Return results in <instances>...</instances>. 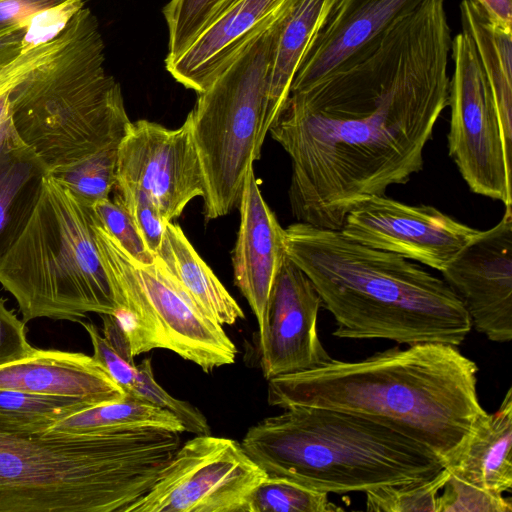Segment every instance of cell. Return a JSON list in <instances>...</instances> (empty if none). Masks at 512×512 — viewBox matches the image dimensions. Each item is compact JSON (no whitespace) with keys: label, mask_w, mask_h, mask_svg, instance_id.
Listing matches in <instances>:
<instances>
[{"label":"cell","mask_w":512,"mask_h":512,"mask_svg":"<svg viewBox=\"0 0 512 512\" xmlns=\"http://www.w3.org/2000/svg\"><path fill=\"white\" fill-rule=\"evenodd\" d=\"M450 32L444 0H426L357 62L290 93L268 132L291 160L298 222L340 230L353 207L423 169L448 106Z\"/></svg>","instance_id":"obj_1"},{"label":"cell","mask_w":512,"mask_h":512,"mask_svg":"<svg viewBox=\"0 0 512 512\" xmlns=\"http://www.w3.org/2000/svg\"><path fill=\"white\" fill-rule=\"evenodd\" d=\"M477 372L457 346L422 343L272 378L267 400L282 409L321 407L372 418L449 466L487 415L477 395Z\"/></svg>","instance_id":"obj_2"},{"label":"cell","mask_w":512,"mask_h":512,"mask_svg":"<svg viewBox=\"0 0 512 512\" xmlns=\"http://www.w3.org/2000/svg\"><path fill=\"white\" fill-rule=\"evenodd\" d=\"M285 246L334 317L338 338L458 346L472 329L451 287L400 255L298 221L285 229Z\"/></svg>","instance_id":"obj_3"},{"label":"cell","mask_w":512,"mask_h":512,"mask_svg":"<svg viewBox=\"0 0 512 512\" xmlns=\"http://www.w3.org/2000/svg\"><path fill=\"white\" fill-rule=\"evenodd\" d=\"M147 427L29 433L0 419V512H125L181 445Z\"/></svg>","instance_id":"obj_4"},{"label":"cell","mask_w":512,"mask_h":512,"mask_svg":"<svg viewBox=\"0 0 512 512\" xmlns=\"http://www.w3.org/2000/svg\"><path fill=\"white\" fill-rule=\"evenodd\" d=\"M104 48L96 17L83 5L54 37L13 60L12 125L49 172L118 147L131 125Z\"/></svg>","instance_id":"obj_5"},{"label":"cell","mask_w":512,"mask_h":512,"mask_svg":"<svg viewBox=\"0 0 512 512\" xmlns=\"http://www.w3.org/2000/svg\"><path fill=\"white\" fill-rule=\"evenodd\" d=\"M241 445L268 476L328 494L423 480L446 467L431 449L380 421L321 407L266 417Z\"/></svg>","instance_id":"obj_6"},{"label":"cell","mask_w":512,"mask_h":512,"mask_svg":"<svg viewBox=\"0 0 512 512\" xmlns=\"http://www.w3.org/2000/svg\"><path fill=\"white\" fill-rule=\"evenodd\" d=\"M0 283L25 323L42 317L79 322L88 313L119 312L90 207L50 174L26 229L0 261Z\"/></svg>","instance_id":"obj_7"},{"label":"cell","mask_w":512,"mask_h":512,"mask_svg":"<svg viewBox=\"0 0 512 512\" xmlns=\"http://www.w3.org/2000/svg\"><path fill=\"white\" fill-rule=\"evenodd\" d=\"M289 3L198 94L189 113L204 179L206 220L238 207L248 168L261 156L257 144L270 61L278 23Z\"/></svg>","instance_id":"obj_8"},{"label":"cell","mask_w":512,"mask_h":512,"mask_svg":"<svg viewBox=\"0 0 512 512\" xmlns=\"http://www.w3.org/2000/svg\"><path fill=\"white\" fill-rule=\"evenodd\" d=\"M91 211V210H90ZM92 215V214H91ZM101 260L112 282L133 356L167 349L204 372L235 362L237 348L155 258L134 261L92 216Z\"/></svg>","instance_id":"obj_9"},{"label":"cell","mask_w":512,"mask_h":512,"mask_svg":"<svg viewBox=\"0 0 512 512\" xmlns=\"http://www.w3.org/2000/svg\"><path fill=\"white\" fill-rule=\"evenodd\" d=\"M449 156L469 189L512 208V141L503 130L492 90L471 38L451 42Z\"/></svg>","instance_id":"obj_10"},{"label":"cell","mask_w":512,"mask_h":512,"mask_svg":"<svg viewBox=\"0 0 512 512\" xmlns=\"http://www.w3.org/2000/svg\"><path fill=\"white\" fill-rule=\"evenodd\" d=\"M267 476L238 441L196 435L125 512H249L251 496Z\"/></svg>","instance_id":"obj_11"},{"label":"cell","mask_w":512,"mask_h":512,"mask_svg":"<svg viewBox=\"0 0 512 512\" xmlns=\"http://www.w3.org/2000/svg\"><path fill=\"white\" fill-rule=\"evenodd\" d=\"M116 186L145 192L167 223L192 199L203 197L190 115L177 129L148 120L131 122L117 149Z\"/></svg>","instance_id":"obj_12"},{"label":"cell","mask_w":512,"mask_h":512,"mask_svg":"<svg viewBox=\"0 0 512 512\" xmlns=\"http://www.w3.org/2000/svg\"><path fill=\"white\" fill-rule=\"evenodd\" d=\"M340 231L350 240L443 271L479 230L429 205L371 196L345 216Z\"/></svg>","instance_id":"obj_13"},{"label":"cell","mask_w":512,"mask_h":512,"mask_svg":"<svg viewBox=\"0 0 512 512\" xmlns=\"http://www.w3.org/2000/svg\"><path fill=\"white\" fill-rule=\"evenodd\" d=\"M472 328L498 343L512 339V208L476 236L441 271Z\"/></svg>","instance_id":"obj_14"},{"label":"cell","mask_w":512,"mask_h":512,"mask_svg":"<svg viewBox=\"0 0 512 512\" xmlns=\"http://www.w3.org/2000/svg\"><path fill=\"white\" fill-rule=\"evenodd\" d=\"M321 299L304 272L288 257L273 284L263 331L258 335L264 378L318 368L333 358L317 331Z\"/></svg>","instance_id":"obj_15"},{"label":"cell","mask_w":512,"mask_h":512,"mask_svg":"<svg viewBox=\"0 0 512 512\" xmlns=\"http://www.w3.org/2000/svg\"><path fill=\"white\" fill-rule=\"evenodd\" d=\"M426 0H338L301 63L290 93L305 90L367 55L399 18Z\"/></svg>","instance_id":"obj_16"},{"label":"cell","mask_w":512,"mask_h":512,"mask_svg":"<svg viewBox=\"0 0 512 512\" xmlns=\"http://www.w3.org/2000/svg\"><path fill=\"white\" fill-rule=\"evenodd\" d=\"M238 208L240 225L232 256L234 283L255 315L260 335L269 296L287 254L285 229L262 196L253 164L248 168Z\"/></svg>","instance_id":"obj_17"},{"label":"cell","mask_w":512,"mask_h":512,"mask_svg":"<svg viewBox=\"0 0 512 512\" xmlns=\"http://www.w3.org/2000/svg\"><path fill=\"white\" fill-rule=\"evenodd\" d=\"M290 0H225L194 42L167 71L185 88L205 91L241 49Z\"/></svg>","instance_id":"obj_18"},{"label":"cell","mask_w":512,"mask_h":512,"mask_svg":"<svg viewBox=\"0 0 512 512\" xmlns=\"http://www.w3.org/2000/svg\"><path fill=\"white\" fill-rule=\"evenodd\" d=\"M0 390L76 397L93 404L126 396L92 356L37 348L25 358L0 366Z\"/></svg>","instance_id":"obj_19"},{"label":"cell","mask_w":512,"mask_h":512,"mask_svg":"<svg viewBox=\"0 0 512 512\" xmlns=\"http://www.w3.org/2000/svg\"><path fill=\"white\" fill-rule=\"evenodd\" d=\"M338 0H291L274 41L258 137L261 148L270 126L290 95L293 79Z\"/></svg>","instance_id":"obj_20"},{"label":"cell","mask_w":512,"mask_h":512,"mask_svg":"<svg viewBox=\"0 0 512 512\" xmlns=\"http://www.w3.org/2000/svg\"><path fill=\"white\" fill-rule=\"evenodd\" d=\"M48 174L12 127L0 141V261L30 222Z\"/></svg>","instance_id":"obj_21"},{"label":"cell","mask_w":512,"mask_h":512,"mask_svg":"<svg viewBox=\"0 0 512 512\" xmlns=\"http://www.w3.org/2000/svg\"><path fill=\"white\" fill-rule=\"evenodd\" d=\"M512 388L496 412L488 414L470 436L450 473L478 488L504 494L512 488Z\"/></svg>","instance_id":"obj_22"},{"label":"cell","mask_w":512,"mask_h":512,"mask_svg":"<svg viewBox=\"0 0 512 512\" xmlns=\"http://www.w3.org/2000/svg\"><path fill=\"white\" fill-rule=\"evenodd\" d=\"M155 258L213 321L223 326L245 318L242 308L199 256L178 224L169 222L166 225Z\"/></svg>","instance_id":"obj_23"},{"label":"cell","mask_w":512,"mask_h":512,"mask_svg":"<svg viewBox=\"0 0 512 512\" xmlns=\"http://www.w3.org/2000/svg\"><path fill=\"white\" fill-rule=\"evenodd\" d=\"M460 14L462 32L476 48L504 133L512 141V28L495 21L474 0H462Z\"/></svg>","instance_id":"obj_24"},{"label":"cell","mask_w":512,"mask_h":512,"mask_svg":"<svg viewBox=\"0 0 512 512\" xmlns=\"http://www.w3.org/2000/svg\"><path fill=\"white\" fill-rule=\"evenodd\" d=\"M147 427L185 431L172 413L126 395L71 414L56 422L47 432L86 434Z\"/></svg>","instance_id":"obj_25"},{"label":"cell","mask_w":512,"mask_h":512,"mask_svg":"<svg viewBox=\"0 0 512 512\" xmlns=\"http://www.w3.org/2000/svg\"><path fill=\"white\" fill-rule=\"evenodd\" d=\"M92 405L76 397L0 390V419L29 433H45L59 420Z\"/></svg>","instance_id":"obj_26"},{"label":"cell","mask_w":512,"mask_h":512,"mask_svg":"<svg viewBox=\"0 0 512 512\" xmlns=\"http://www.w3.org/2000/svg\"><path fill=\"white\" fill-rule=\"evenodd\" d=\"M117 149L112 147L101 150L49 174L81 203L91 207L97 201L109 198L115 188Z\"/></svg>","instance_id":"obj_27"},{"label":"cell","mask_w":512,"mask_h":512,"mask_svg":"<svg viewBox=\"0 0 512 512\" xmlns=\"http://www.w3.org/2000/svg\"><path fill=\"white\" fill-rule=\"evenodd\" d=\"M342 510L330 501L328 493L277 476H267L257 486L249 505V512H337Z\"/></svg>","instance_id":"obj_28"},{"label":"cell","mask_w":512,"mask_h":512,"mask_svg":"<svg viewBox=\"0 0 512 512\" xmlns=\"http://www.w3.org/2000/svg\"><path fill=\"white\" fill-rule=\"evenodd\" d=\"M449 476V469L444 467L427 479L367 491L366 509L376 512H436L437 498Z\"/></svg>","instance_id":"obj_29"},{"label":"cell","mask_w":512,"mask_h":512,"mask_svg":"<svg viewBox=\"0 0 512 512\" xmlns=\"http://www.w3.org/2000/svg\"><path fill=\"white\" fill-rule=\"evenodd\" d=\"M225 0H170L163 9L169 41L165 65L178 58L207 26Z\"/></svg>","instance_id":"obj_30"},{"label":"cell","mask_w":512,"mask_h":512,"mask_svg":"<svg viewBox=\"0 0 512 512\" xmlns=\"http://www.w3.org/2000/svg\"><path fill=\"white\" fill-rule=\"evenodd\" d=\"M126 395L172 413L187 432L195 435L210 434L207 419L198 408L174 398L158 384L150 358L143 359L137 365L135 380Z\"/></svg>","instance_id":"obj_31"},{"label":"cell","mask_w":512,"mask_h":512,"mask_svg":"<svg viewBox=\"0 0 512 512\" xmlns=\"http://www.w3.org/2000/svg\"><path fill=\"white\" fill-rule=\"evenodd\" d=\"M95 221L124 249L137 263L149 265L154 263L155 256L149 251L121 199L105 198L91 207Z\"/></svg>","instance_id":"obj_32"},{"label":"cell","mask_w":512,"mask_h":512,"mask_svg":"<svg viewBox=\"0 0 512 512\" xmlns=\"http://www.w3.org/2000/svg\"><path fill=\"white\" fill-rule=\"evenodd\" d=\"M436 502V512H511V498L467 483L450 473Z\"/></svg>","instance_id":"obj_33"},{"label":"cell","mask_w":512,"mask_h":512,"mask_svg":"<svg viewBox=\"0 0 512 512\" xmlns=\"http://www.w3.org/2000/svg\"><path fill=\"white\" fill-rule=\"evenodd\" d=\"M115 188L116 195L130 214L146 246L155 256L168 223L145 192L129 187Z\"/></svg>","instance_id":"obj_34"},{"label":"cell","mask_w":512,"mask_h":512,"mask_svg":"<svg viewBox=\"0 0 512 512\" xmlns=\"http://www.w3.org/2000/svg\"><path fill=\"white\" fill-rule=\"evenodd\" d=\"M90 337L94 360L105 370L125 394L135 380L137 365L131 351H125L109 343L96 325L79 321Z\"/></svg>","instance_id":"obj_35"},{"label":"cell","mask_w":512,"mask_h":512,"mask_svg":"<svg viewBox=\"0 0 512 512\" xmlns=\"http://www.w3.org/2000/svg\"><path fill=\"white\" fill-rule=\"evenodd\" d=\"M26 324L0 298V366L31 355L35 348L26 337Z\"/></svg>","instance_id":"obj_36"},{"label":"cell","mask_w":512,"mask_h":512,"mask_svg":"<svg viewBox=\"0 0 512 512\" xmlns=\"http://www.w3.org/2000/svg\"><path fill=\"white\" fill-rule=\"evenodd\" d=\"M58 5L50 0H0V39L27 27L37 13Z\"/></svg>","instance_id":"obj_37"},{"label":"cell","mask_w":512,"mask_h":512,"mask_svg":"<svg viewBox=\"0 0 512 512\" xmlns=\"http://www.w3.org/2000/svg\"><path fill=\"white\" fill-rule=\"evenodd\" d=\"M15 78V72L10 61L0 69V141L6 135V133L13 127L8 95L13 85Z\"/></svg>","instance_id":"obj_38"},{"label":"cell","mask_w":512,"mask_h":512,"mask_svg":"<svg viewBox=\"0 0 512 512\" xmlns=\"http://www.w3.org/2000/svg\"><path fill=\"white\" fill-rule=\"evenodd\" d=\"M26 27L0 39V69L25 48Z\"/></svg>","instance_id":"obj_39"},{"label":"cell","mask_w":512,"mask_h":512,"mask_svg":"<svg viewBox=\"0 0 512 512\" xmlns=\"http://www.w3.org/2000/svg\"><path fill=\"white\" fill-rule=\"evenodd\" d=\"M495 21L512 28V0H474Z\"/></svg>","instance_id":"obj_40"},{"label":"cell","mask_w":512,"mask_h":512,"mask_svg":"<svg viewBox=\"0 0 512 512\" xmlns=\"http://www.w3.org/2000/svg\"><path fill=\"white\" fill-rule=\"evenodd\" d=\"M50 1H53V2H55L57 4H62V3H65L68 0H50Z\"/></svg>","instance_id":"obj_41"}]
</instances>
